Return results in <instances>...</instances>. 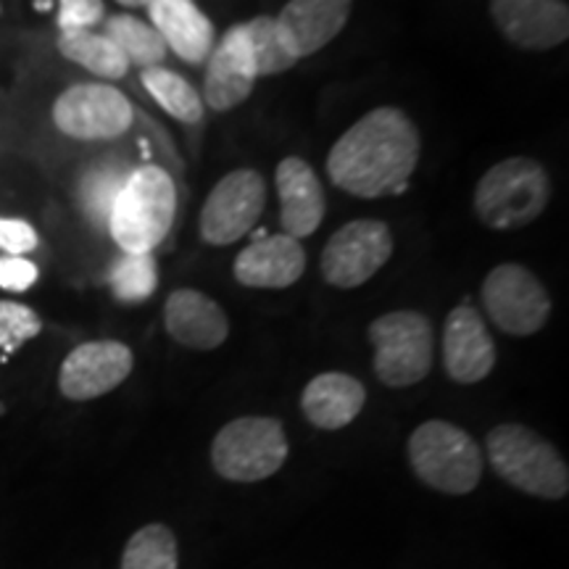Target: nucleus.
Masks as SVG:
<instances>
[{
	"mask_svg": "<svg viewBox=\"0 0 569 569\" xmlns=\"http://www.w3.org/2000/svg\"><path fill=\"white\" fill-rule=\"evenodd\" d=\"M419 151L422 140L409 113L380 106L340 134L327 153V177L356 198L396 196L415 174Z\"/></svg>",
	"mask_w": 569,
	"mask_h": 569,
	"instance_id": "f257e3e1",
	"label": "nucleus"
},
{
	"mask_svg": "<svg viewBox=\"0 0 569 569\" xmlns=\"http://www.w3.org/2000/svg\"><path fill=\"white\" fill-rule=\"evenodd\" d=\"M174 213V180L159 163H142L119 190L106 230L122 253H153L172 230Z\"/></svg>",
	"mask_w": 569,
	"mask_h": 569,
	"instance_id": "f03ea898",
	"label": "nucleus"
},
{
	"mask_svg": "<svg viewBox=\"0 0 569 569\" xmlns=\"http://www.w3.org/2000/svg\"><path fill=\"white\" fill-rule=\"evenodd\" d=\"M475 213L490 230H522L551 201L546 169L528 156H511L490 167L475 188Z\"/></svg>",
	"mask_w": 569,
	"mask_h": 569,
	"instance_id": "7ed1b4c3",
	"label": "nucleus"
},
{
	"mask_svg": "<svg viewBox=\"0 0 569 569\" xmlns=\"http://www.w3.org/2000/svg\"><path fill=\"white\" fill-rule=\"evenodd\" d=\"M490 467L503 482L528 496L559 501L569 493V469L549 440L525 425H498L488 432Z\"/></svg>",
	"mask_w": 569,
	"mask_h": 569,
	"instance_id": "20e7f679",
	"label": "nucleus"
},
{
	"mask_svg": "<svg viewBox=\"0 0 569 569\" xmlns=\"http://www.w3.org/2000/svg\"><path fill=\"white\" fill-rule=\"evenodd\" d=\"M409 465L427 488L448 496L472 493L482 480V451L461 427L430 419L409 438Z\"/></svg>",
	"mask_w": 569,
	"mask_h": 569,
	"instance_id": "39448f33",
	"label": "nucleus"
},
{
	"mask_svg": "<svg viewBox=\"0 0 569 569\" xmlns=\"http://www.w3.org/2000/svg\"><path fill=\"white\" fill-rule=\"evenodd\" d=\"M288 438L280 419L240 417L227 422L211 443V465L230 482H261L288 459Z\"/></svg>",
	"mask_w": 569,
	"mask_h": 569,
	"instance_id": "423d86ee",
	"label": "nucleus"
},
{
	"mask_svg": "<svg viewBox=\"0 0 569 569\" xmlns=\"http://www.w3.org/2000/svg\"><path fill=\"white\" fill-rule=\"evenodd\" d=\"M375 346V375L388 388H411L432 369V325L419 311H390L367 330Z\"/></svg>",
	"mask_w": 569,
	"mask_h": 569,
	"instance_id": "0eeeda50",
	"label": "nucleus"
},
{
	"mask_svg": "<svg viewBox=\"0 0 569 569\" xmlns=\"http://www.w3.org/2000/svg\"><path fill=\"white\" fill-rule=\"evenodd\" d=\"M480 298L490 322L507 336H536L551 317V296L546 293L543 282L522 264L490 269L480 288Z\"/></svg>",
	"mask_w": 569,
	"mask_h": 569,
	"instance_id": "6e6552de",
	"label": "nucleus"
},
{
	"mask_svg": "<svg viewBox=\"0 0 569 569\" xmlns=\"http://www.w3.org/2000/svg\"><path fill=\"white\" fill-rule=\"evenodd\" d=\"M267 209V182L256 169H234L211 188L198 232L206 246L222 248L243 240Z\"/></svg>",
	"mask_w": 569,
	"mask_h": 569,
	"instance_id": "1a4fd4ad",
	"label": "nucleus"
},
{
	"mask_svg": "<svg viewBox=\"0 0 569 569\" xmlns=\"http://www.w3.org/2000/svg\"><path fill=\"white\" fill-rule=\"evenodd\" d=\"M393 232L380 219H353L327 240L319 272L338 290L361 288L393 256Z\"/></svg>",
	"mask_w": 569,
	"mask_h": 569,
	"instance_id": "9d476101",
	"label": "nucleus"
},
{
	"mask_svg": "<svg viewBox=\"0 0 569 569\" xmlns=\"http://www.w3.org/2000/svg\"><path fill=\"white\" fill-rule=\"evenodd\" d=\"M53 124L71 140H117L134 122L130 98L113 84L80 82L56 98Z\"/></svg>",
	"mask_w": 569,
	"mask_h": 569,
	"instance_id": "9b49d317",
	"label": "nucleus"
},
{
	"mask_svg": "<svg viewBox=\"0 0 569 569\" xmlns=\"http://www.w3.org/2000/svg\"><path fill=\"white\" fill-rule=\"evenodd\" d=\"M134 356L119 340H90L69 351L59 369V390L69 401H92L117 390L132 375Z\"/></svg>",
	"mask_w": 569,
	"mask_h": 569,
	"instance_id": "f8f14e48",
	"label": "nucleus"
},
{
	"mask_svg": "<svg viewBox=\"0 0 569 569\" xmlns=\"http://www.w3.org/2000/svg\"><path fill=\"white\" fill-rule=\"evenodd\" d=\"M490 19L511 46L551 51L569 38L565 0H490Z\"/></svg>",
	"mask_w": 569,
	"mask_h": 569,
	"instance_id": "ddd939ff",
	"label": "nucleus"
},
{
	"mask_svg": "<svg viewBox=\"0 0 569 569\" xmlns=\"http://www.w3.org/2000/svg\"><path fill=\"white\" fill-rule=\"evenodd\" d=\"M256 77L251 46H248L243 24H234L222 34L206 59L203 106L213 111H232L248 101Z\"/></svg>",
	"mask_w": 569,
	"mask_h": 569,
	"instance_id": "4468645a",
	"label": "nucleus"
},
{
	"mask_svg": "<svg viewBox=\"0 0 569 569\" xmlns=\"http://www.w3.org/2000/svg\"><path fill=\"white\" fill-rule=\"evenodd\" d=\"M443 367L459 386L482 382L496 367V343L478 309L461 303L451 309L443 327Z\"/></svg>",
	"mask_w": 569,
	"mask_h": 569,
	"instance_id": "2eb2a0df",
	"label": "nucleus"
},
{
	"mask_svg": "<svg viewBox=\"0 0 569 569\" xmlns=\"http://www.w3.org/2000/svg\"><path fill=\"white\" fill-rule=\"evenodd\" d=\"M353 0H288L274 21L298 61L315 56L343 32Z\"/></svg>",
	"mask_w": 569,
	"mask_h": 569,
	"instance_id": "dca6fc26",
	"label": "nucleus"
},
{
	"mask_svg": "<svg viewBox=\"0 0 569 569\" xmlns=\"http://www.w3.org/2000/svg\"><path fill=\"white\" fill-rule=\"evenodd\" d=\"M274 184L277 196H280L282 234H290L296 240L315 234L327 213L325 188L315 169L298 156H288L277 163Z\"/></svg>",
	"mask_w": 569,
	"mask_h": 569,
	"instance_id": "f3484780",
	"label": "nucleus"
},
{
	"mask_svg": "<svg viewBox=\"0 0 569 569\" xmlns=\"http://www.w3.org/2000/svg\"><path fill=\"white\" fill-rule=\"evenodd\" d=\"M163 327L174 343L193 351H213L230 336V319L213 298L196 288H180L163 303Z\"/></svg>",
	"mask_w": 569,
	"mask_h": 569,
	"instance_id": "a211bd4d",
	"label": "nucleus"
},
{
	"mask_svg": "<svg viewBox=\"0 0 569 569\" xmlns=\"http://www.w3.org/2000/svg\"><path fill=\"white\" fill-rule=\"evenodd\" d=\"M306 269V251L301 240L290 234H269L253 240L234 259V280L243 288L282 290L301 280Z\"/></svg>",
	"mask_w": 569,
	"mask_h": 569,
	"instance_id": "6ab92c4d",
	"label": "nucleus"
},
{
	"mask_svg": "<svg viewBox=\"0 0 569 569\" xmlns=\"http://www.w3.org/2000/svg\"><path fill=\"white\" fill-rule=\"evenodd\" d=\"M148 17L153 30L167 42V51L180 56L190 67L206 63L217 46V30L196 0H151Z\"/></svg>",
	"mask_w": 569,
	"mask_h": 569,
	"instance_id": "aec40b11",
	"label": "nucleus"
},
{
	"mask_svg": "<svg viewBox=\"0 0 569 569\" xmlns=\"http://www.w3.org/2000/svg\"><path fill=\"white\" fill-rule=\"evenodd\" d=\"M367 403V388L351 375L325 372L303 388L301 409L319 430H340L361 415Z\"/></svg>",
	"mask_w": 569,
	"mask_h": 569,
	"instance_id": "412c9836",
	"label": "nucleus"
},
{
	"mask_svg": "<svg viewBox=\"0 0 569 569\" xmlns=\"http://www.w3.org/2000/svg\"><path fill=\"white\" fill-rule=\"evenodd\" d=\"M132 163L124 159H101L90 163L77 182V206L92 227H109V217L119 190L132 174Z\"/></svg>",
	"mask_w": 569,
	"mask_h": 569,
	"instance_id": "4be33fe9",
	"label": "nucleus"
},
{
	"mask_svg": "<svg viewBox=\"0 0 569 569\" xmlns=\"http://www.w3.org/2000/svg\"><path fill=\"white\" fill-rule=\"evenodd\" d=\"M56 48H59L63 59L80 63L90 74L103 77V80H122L127 71H130V61L124 59V53L103 32H59Z\"/></svg>",
	"mask_w": 569,
	"mask_h": 569,
	"instance_id": "5701e85b",
	"label": "nucleus"
},
{
	"mask_svg": "<svg viewBox=\"0 0 569 569\" xmlns=\"http://www.w3.org/2000/svg\"><path fill=\"white\" fill-rule=\"evenodd\" d=\"M103 34L124 53L130 67L132 63L140 69L161 67V61L169 53L161 34L148 21L132 17V13H113V17L103 19Z\"/></svg>",
	"mask_w": 569,
	"mask_h": 569,
	"instance_id": "b1692460",
	"label": "nucleus"
},
{
	"mask_svg": "<svg viewBox=\"0 0 569 569\" xmlns=\"http://www.w3.org/2000/svg\"><path fill=\"white\" fill-rule=\"evenodd\" d=\"M142 88L161 106L169 117L180 119L182 124H198L203 119V98L184 77L172 69L148 67L140 71Z\"/></svg>",
	"mask_w": 569,
	"mask_h": 569,
	"instance_id": "393cba45",
	"label": "nucleus"
},
{
	"mask_svg": "<svg viewBox=\"0 0 569 569\" xmlns=\"http://www.w3.org/2000/svg\"><path fill=\"white\" fill-rule=\"evenodd\" d=\"M109 288L117 301L142 303L159 288V264L153 253H122L109 269Z\"/></svg>",
	"mask_w": 569,
	"mask_h": 569,
	"instance_id": "a878e982",
	"label": "nucleus"
},
{
	"mask_svg": "<svg viewBox=\"0 0 569 569\" xmlns=\"http://www.w3.org/2000/svg\"><path fill=\"white\" fill-rule=\"evenodd\" d=\"M248 46H251L256 77H274L282 71L293 69L298 59L282 40L280 27L274 17H256L243 24Z\"/></svg>",
	"mask_w": 569,
	"mask_h": 569,
	"instance_id": "bb28decb",
	"label": "nucleus"
},
{
	"mask_svg": "<svg viewBox=\"0 0 569 569\" xmlns=\"http://www.w3.org/2000/svg\"><path fill=\"white\" fill-rule=\"evenodd\" d=\"M177 538L167 525H146L127 540L122 569H177Z\"/></svg>",
	"mask_w": 569,
	"mask_h": 569,
	"instance_id": "cd10ccee",
	"label": "nucleus"
},
{
	"mask_svg": "<svg viewBox=\"0 0 569 569\" xmlns=\"http://www.w3.org/2000/svg\"><path fill=\"white\" fill-rule=\"evenodd\" d=\"M42 330V319L38 311L24 303L0 301V351L11 353L27 340L38 338Z\"/></svg>",
	"mask_w": 569,
	"mask_h": 569,
	"instance_id": "c85d7f7f",
	"label": "nucleus"
},
{
	"mask_svg": "<svg viewBox=\"0 0 569 569\" xmlns=\"http://www.w3.org/2000/svg\"><path fill=\"white\" fill-rule=\"evenodd\" d=\"M106 19L103 0H59V32L96 30Z\"/></svg>",
	"mask_w": 569,
	"mask_h": 569,
	"instance_id": "c756f323",
	"label": "nucleus"
},
{
	"mask_svg": "<svg viewBox=\"0 0 569 569\" xmlns=\"http://www.w3.org/2000/svg\"><path fill=\"white\" fill-rule=\"evenodd\" d=\"M38 264L24 256H0V288L11 293H24L38 282Z\"/></svg>",
	"mask_w": 569,
	"mask_h": 569,
	"instance_id": "7c9ffc66",
	"label": "nucleus"
},
{
	"mask_svg": "<svg viewBox=\"0 0 569 569\" xmlns=\"http://www.w3.org/2000/svg\"><path fill=\"white\" fill-rule=\"evenodd\" d=\"M38 248V232L24 219H0V251L6 256H24Z\"/></svg>",
	"mask_w": 569,
	"mask_h": 569,
	"instance_id": "2f4dec72",
	"label": "nucleus"
},
{
	"mask_svg": "<svg viewBox=\"0 0 569 569\" xmlns=\"http://www.w3.org/2000/svg\"><path fill=\"white\" fill-rule=\"evenodd\" d=\"M117 3H122L124 9H148L151 0H117Z\"/></svg>",
	"mask_w": 569,
	"mask_h": 569,
	"instance_id": "473e14b6",
	"label": "nucleus"
},
{
	"mask_svg": "<svg viewBox=\"0 0 569 569\" xmlns=\"http://www.w3.org/2000/svg\"><path fill=\"white\" fill-rule=\"evenodd\" d=\"M51 6V0H38V9H48Z\"/></svg>",
	"mask_w": 569,
	"mask_h": 569,
	"instance_id": "72a5a7b5",
	"label": "nucleus"
},
{
	"mask_svg": "<svg viewBox=\"0 0 569 569\" xmlns=\"http://www.w3.org/2000/svg\"><path fill=\"white\" fill-rule=\"evenodd\" d=\"M0 13H3V3H0Z\"/></svg>",
	"mask_w": 569,
	"mask_h": 569,
	"instance_id": "f704fd0d",
	"label": "nucleus"
}]
</instances>
